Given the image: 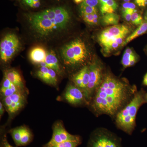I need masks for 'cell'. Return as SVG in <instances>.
Wrapping results in <instances>:
<instances>
[{
  "label": "cell",
  "mask_w": 147,
  "mask_h": 147,
  "mask_svg": "<svg viewBox=\"0 0 147 147\" xmlns=\"http://www.w3.org/2000/svg\"><path fill=\"white\" fill-rule=\"evenodd\" d=\"M26 18L30 28L38 37L49 38L65 31L70 24L71 16L63 7L47 9L29 13Z\"/></svg>",
  "instance_id": "6da1fadb"
},
{
  "label": "cell",
  "mask_w": 147,
  "mask_h": 147,
  "mask_svg": "<svg viewBox=\"0 0 147 147\" xmlns=\"http://www.w3.org/2000/svg\"><path fill=\"white\" fill-rule=\"evenodd\" d=\"M132 92L126 84L108 75L96 91L93 106L98 113L113 115Z\"/></svg>",
  "instance_id": "7a4b0ae2"
},
{
  "label": "cell",
  "mask_w": 147,
  "mask_h": 147,
  "mask_svg": "<svg viewBox=\"0 0 147 147\" xmlns=\"http://www.w3.org/2000/svg\"><path fill=\"white\" fill-rule=\"evenodd\" d=\"M64 63L69 66L84 64L89 57L86 45L81 39H76L65 45L61 50Z\"/></svg>",
  "instance_id": "3957f363"
},
{
  "label": "cell",
  "mask_w": 147,
  "mask_h": 147,
  "mask_svg": "<svg viewBox=\"0 0 147 147\" xmlns=\"http://www.w3.org/2000/svg\"><path fill=\"white\" fill-rule=\"evenodd\" d=\"M144 102L143 95L141 93H138L126 107L117 114L116 122L120 128L128 134L131 133L135 126L137 111Z\"/></svg>",
  "instance_id": "277c9868"
},
{
  "label": "cell",
  "mask_w": 147,
  "mask_h": 147,
  "mask_svg": "<svg viewBox=\"0 0 147 147\" xmlns=\"http://www.w3.org/2000/svg\"><path fill=\"white\" fill-rule=\"evenodd\" d=\"M129 32L130 30L127 26L117 24L103 30L98 36V40L103 52L107 54L114 43L124 45L125 39Z\"/></svg>",
  "instance_id": "5b68a950"
},
{
  "label": "cell",
  "mask_w": 147,
  "mask_h": 147,
  "mask_svg": "<svg viewBox=\"0 0 147 147\" xmlns=\"http://www.w3.org/2000/svg\"><path fill=\"white\" fill-rule=\"evenodd\" d=\"M21 47V42L16 34L9 33L6 35L0 44L1 59L3 62H8L16 55Z\"/></svg>",
  "instance_id": "8992f818"
},
{
  "label": "cell",
  "mask_w": 147,
  "mask_h": 147,
  "mask_svg": "<svg viewBox=\"0 0 147 147\" xmlns=\"http://www.w3.org/2000/svg\"><path fill=\"white\" fill-rule=\"evenodd\" d=\"M88 147H121L120 142L113 134L105 131L95 132L92 135Z\"/></svg>",
  "instance_id": "52a82bcc"
},
{
  "label": "cell",
  "mask_w": 147,
  "mask_h": 147,
  "mask_svg": "<svg viewBox=\"0 0 147 147\" xmlns=\"http://www.w3.org/2000/svg\"><path fill=\"white\" fill-rule=\"evenodd\" d=\"M53 134L50 141L43 147H48L67 141H81L80 137L69 134L66 130L63 124L57 122L53 127Z\"/></svg>",
  "instance_id": "ba28073f"
},
{
  "label": "cell",
  "mask_w": 147,
  "mask_h": 147,
  "mask_svg": "<svg viewBox=\"0 0 147 147\" xmlns=\"http://www.w3.org/2000/svg\"><path fill=\"white\" fill-rule=\"evenodd\" d=\"M89 81L84 92L86 99H90L102 82V68L97 63L92 64L89 67Z\"/></svg>",
  "instance_id": "9c48e42d"
},
{
  "label": "cell",
  "mask_w": 147,
  "mask_h": 147,
  "mask_svg": "<svg viewBox=\"0 0 147 147\" xmlns=\"http://www.w3.org/2000/svg\"><path fill=\"white\" fill-rule=\"evenodd\" d=\"M3 105L10 115H15L24 108L26 102L24 92H19L3 98Z\"/></svg>",
  "instance_id": "30bf717a"
},
{
  "label": "cell",
  "mask_w": 147,
  "mask_h": 147,
  "mask_svg": "<svg viewBox=\"0 0 147 147\" xmlns=\"http://www.w3.org/2000/svg\"><path fill=\"white\" fill-rule=\"evenodd\" d=\"M65 100L74 105H80L86 100L84 92L76 86L69 85L63 94Z\"/></svg>",
  "instance_id": "8fae6325"
},
{
  "label": "cell",
  "mask_w": 147,
  "mask_h": 147,
  "mask_svg": "<svg viewBox=\"0 0 147 147\" xmlns=\"http://www.w3.org/2000/svg\"><path fill=\"white\" fill-rule=\"evenodd\" d=\"M57 72L52 69L40 67L36 72V76L43 82L51 86H56L58 79Z\"/></svg>",
  "instance_id": "7c38bea8"
},
{
  "label": "cell",
  "mask_w": 147,
  "mask_h": 147,
  "mask_svg": "<svg viewBox=\"0 0 147 147\" xmlns=\"http://www.w3.org/2000/svg\"><path fill=\"white\" fill-rule=\"evenodd\" d=\"M39 65L52 69L58 74H61L62 73L60 65L54 52H47L45 62L40 64Z\"/></svg>",
  "instance_id": "4fadbf2b"
},
{
  "label": "cell",
  "mask_w": 147,
  "mask_h": 147,
  "mask_svg": "<svg viewBox=\"0 0 147 147\" xmlns=\"http://www.w3.org/2000/svg\"><path fill=\"white\" fill-rule=\"evenodd\" d=\"M47 52L43 47L36 46L30 52L29 57L32 62L39 64L44 62L47 56Z\"/></svg>",
  "instance_id": "5bb4252c"
},
{
  "label": "cell",
  "mask_w": 147,
  "mask_h": 147,
  "mask_svg": "<svg viewBox=\"0 0 147 147\" xmlns=\"http://www.w3.org/2000/svg\"><path fill=\"white\" fill-rule=\"evenodd\" d=\"M5 76L21 91L24 92V84L22 77L17 70L9 69L5 71Z\"/></svg>",
  "instance_id": "9a60e30c"
},
{
  "label": "cell",
  "mask_w": 147,
  "mask_h": 147,
  "mask_svg": "<svg viewBox=\"0 0 147 147\" xmlns=\"http://www.w3.org/2000/svg\"><path fill=\"white\" fill-rule=\"evenodd\" d=\"M147 31V22L146 21L143 22L142 24L135 31L132 33V34L127 37L125 41L124 45L130 42L131 40L137 38L138 36L142 35L145 33Z\"/></svg>",
  "instance_id": "2e32d148"
},
{
  "label": "cell",
  "mask_w": 147,
  "mask_h": 147,
  "mask_svg": "<svg viewBox=\"0 0 147 147\" xmlns=\"http://www.w3.org/2000/svg\"><path fill=\"white\" fill-rule=\"evenodd\" d=\"M102 23L105 26L116 25L118 24L120 16L114 13H106L103 15Z\"/></svg>",
  "instance_id": "e0dca14e"
},
{
  "label": "cell",
  "mask_w": 147,
  "mask_h": 147,
  "mask_svg": "<svg viewBox=\"0 0 147 147\" xmlns=\"http://www.w3.org/2000/svg\"><path fill=\"white\" fill-rule=\"evenodd\" d=\"M25 126L16 127L11 131V134L14 143L17 146H20V142L24 132Z\"/></svg>",
  "instance_id": "ac0fdd59"
},
{
  "label": "cell",
  "mask_w": 147,
  "mask_h": 147,
  "mask_svg": "<svg viewBox=\"0 0 147 147\" xmlns=\"http://www.w3.org/2000/svg\"><path fill=\"white\" fill-rule=\"evenodd\" d=\"M31 131L26 127L25 126L24 132L20 142V146H24L28 144L32 139Z\"/></svg>",
  "instance_id": "d6986e66"
},
{
  "label": "cell",
  "mask_w": 147,
  "mask_h": 147,
  "mask_svg": "<svg viewBox=\"0 0 147 147\" xmlns=\"http://www.w3.org/2000/svg\"><path fill=\"white\" fill-rule=\"evenodd\" d=\"M19 92H24L21 91L14 85H12L11 87L5 89H1V93L3 98L7 96H10L14 94Z\"/></svg>",
  "instance_id": "ffe728a7"
},
{
  "label": "cell",
  "mask_w": 147,
  "mask_h": 147,
  "mask_svg": "<svg viewBox=\"0 0 147 147\" xmlns=\"http://www.w3.org/2000/svg\"><path fill=\"white\" fill-rule=\"evenodd\" d=\"M80 10L82 15L97 13V9L96 7H92L82 3L80 7Z\"/></svg>",
  "instance_id": "44dd1931"
},
{
  "label": "cell",
  "mask_w": 147,
  "mask_h": 147,
  "mask_svg": "<svg viewBox=\"0 0 147 147\" xmlns=\"http://www.w3.org/2000/svg\"><path fill=\"white\" fill-rule=\"evenodd\" d=\"M81 142V141H67L48 147H77Z\"/></svg>",
  "instance_id": "7402d4cb"
},
{
  "label": "cell",
  "mask_w": 147,
  "mask_h": 147,
  "mask_svg": "<svg viewBox=\"0 0 147 147\" xmlns=\"http://www.w3.org/2000/svg\"><path fill=\"white\" fill-rule=\"evenodd\" d=\"M22 3L30 8L36 9L40 6V0H21Z\"/></svg>",
  "instance_id": "603a6c76"
},
{
  "label": "cell",
  "mask_w": 147,
  "mask_h": 147,
  "mask_svg": "<svg viewBox=\"0 0 147 147\" xmlns=\"http://www.w3.org/2000/svg\"><path fill=\"white\" fill-rule=\"evenodd\" d=\"M131 21L132 24L136 26L140 25L143 22V18L139 13H137V11L135 9L131 15Z\"/></svg>",
  "instance_id": "cb8c5ba5"
},
{
  "label": "cell",
  "mask_w": 147,
  "mask_h": 147,
  "mask_svg": "<svg viewBox=\"0 0 147 147\" xmlns=\"http://www.w3.org/2000/svg\"><path fill=\"white\" fill-rule=\"evenodd\" d=\"M135 55H131L127 52L125 51L124 53L123 57L122 59V64L124 67H130V61L132 57Z\"/></svg>",
  "instance_id": "d4e9b609"
},
{
  "label": "cell",
  "mask_w": 147,
  "mask_h": 147,
  "mask_svg": "<svg viewBox=\"0 0 147 147\" xmlns=\"http://www.w3.org/2000/svg\"><path fill=\"white\" fill-rule=\"evenodd\" d=\"M134 10L135 9H122L123 16L126 21H131V15L134 12Z\"/></svg>",
  "instance_id": "484cf974"
},
{
  "label": "cell",
  "mask_w": 147,
  "mask_h": 147,
  "mask_svg": "<svg viewBox=\"0 0 147 147\" xmlns=\"http://www.w3.org/2000/svg\"><path fill=\"white\" fill-rule=\"evenodd\" d=\"M84 20L87 24L89 25H93V21L94 20V13L91 14H84L82 15Z\"/></svg>",
  "instance_id": "4316f807"
},
{
  "label": "cell",
  "mask_w": 147,
  "mask_h": 147,
  "mask_svg": "<svg viewBox=\"0 0 147 147\" xmlns=\"http://www.w3.org/2000/svg\"><path fill=\"white\" fill-rule=\"evenodd\" d=\"M83 3L92 7H96L99 3L98 0H84Z\"/></svg>",
  "instance_id": "83f0119b"
},
{
  "label": "cell",
  "mask_w": 147,
  "mask_h": 147,
  "mask_svg": "<svg viewBox=\"0 0 147 147\" xmlns=\"http://www.w3.org/2000/svg\"><path fill=\"white\" fill-rule=\"evenodd\" d=\"M123 8L126 9H135L136 5L134 3L130 2H126L122 5Z\"/></svg>",
  "instance_id": "f1b7e54d"
},
{
  "label": "cell",
  "mask_w": 147,
  "mask_h": 147,
  "mask_svg": "<svg viewBox=\"0 0 147 147\" xmlns=\"http://www.w3.org/2000/svg\"><path fill=\"white\" fill-rule=\"evenodd\" d=\"M135 2L139 7H144L147 5V0H135Z\"/></svg>",
  "instance_id": "f546056e"
},
{
  "label": "cell",
  "mask_w": 147,
  "mask_h": 147,
  "mask_svg": "<svg viewBox=\"0 0 147 147\" xmlns=\"http://www.w3.org/2000/svg\"><path fill=\"white\" fill-rule=\"evenodd\" d=\"M1 147H14L11 146V145L7 142V139L6 138L5 136L3 137L2 141L1 144Z\"/></svg>",
  "instance_id": "4dcf8cb0"
},
{
  "label": "cell",
  "mask_w": 147,
  "mask_h": 147,
  "mask_svg": "<svg viewBox=\"0 0 147 147\" xmlns=\"http://www.w3.org/2000/svg\"><path fill=\"white\" fill-rule=\"evenodd\" d=\"M3 104L1 102H0V115L1 117L3 115L4 112V109Z\"/></svg>",
  "instance_id": "1f68e13d"
},
{
  "label": "cell",
  "mask_w": 147,
  "mask_h": 147,
  "mask_svg": "<svg viewBox=\"0 0 147 147\" xmlns=\"http://www.w3.org/2000/svg\"><path fill=\"white\" fill-rule=\"evenodd\" d=\"M136 60H137V58L135 55H134L133 57H132V59H131V61H130V66L134 65V64L136 63Z\"/></svg>",
  "instance_id": "d6a6232c"
},
{
  "label": "cell",
  "mask_w": 147,
  "mask_h": 147,
  "mask_svg": "<svg viewBox=\"0 0 147 147\" xmlns=\"http://www.w3.org/2000/svg\"><path fill=\"white\" fill-rule=\"evenodd\" d=\"M109 1V0H98V1H99V3H100V5H101L106 3Z\"/></svg>",
  "instance_id": "836d02e7"
},
{
  "label": "cell",
  "mask_w": 147,
  "mask_h": 147,
  "mask_svg": "<svg viewBox=\"0 0 147 147\" xmlns=\"http://www.w3.org/2000/svg\"><path fill=\"white\" fill-rule=\"evenodd\" d=\"M84 0H74V2L76 4H79L82 3L84 2Z\"/></svg>",
  "instance_id": "e575fe53"
},
{
  "label": "cell",
  "mask_w": 147,
  "mask_h": 147,
  "mask_svg": "<svg viewBox=\"0 0 147 147\" xmlns=\"http://www.w3.org/2000/svg\"><path fill=\"white\" fill-rule=\"evenodd\" d=\"M144 85L147 86V73L144 77Z\"/></svg>",
  "instance_id": "d590c367"
},
{
  "label": "cell",
  "mask_w": 147,
  "mask_h": 147,
  "mask_svg": "<svg viewBox=\"0 0 147 147\" xmlns=\"http://www.w3.org/2000/svg\"><path fill=\"white\" fill-rule=\"evenodd\" d=\"M145 19L146 21L147 22V11L146 12V14H145Z\"/></svg>",
  "instance_id": "8d00e7d4"
},
{
  "label": "cell",
  "mask_w": 147,
  "mask_h": 147,
  "mask_svg": "<svg viewBox=\"0 0 147 147\" xmlns=\"http://www.w3.org/2000/svg\"><path fill=\"white\" fill-rule=\"evenodd\" d=\"M131 0H123L125 2V3L129 2Z\"/></svg>",
  "instance_id": "74e56055"
},
{
  "label": "cell",
  "mask_w": 147,
  "mask_h": 147,
  "mask_svg": "<svg viewBox=\"0 0 147 147\" xmlns=\"http://www.w3.org/2000/svg\"><path fill=\"white\" fill-rule=\"evenodd\" d=\"M146 98H147V96H146Z\"/></svg>",
  "instance_id": "f35d334b"
}]
</instances>
